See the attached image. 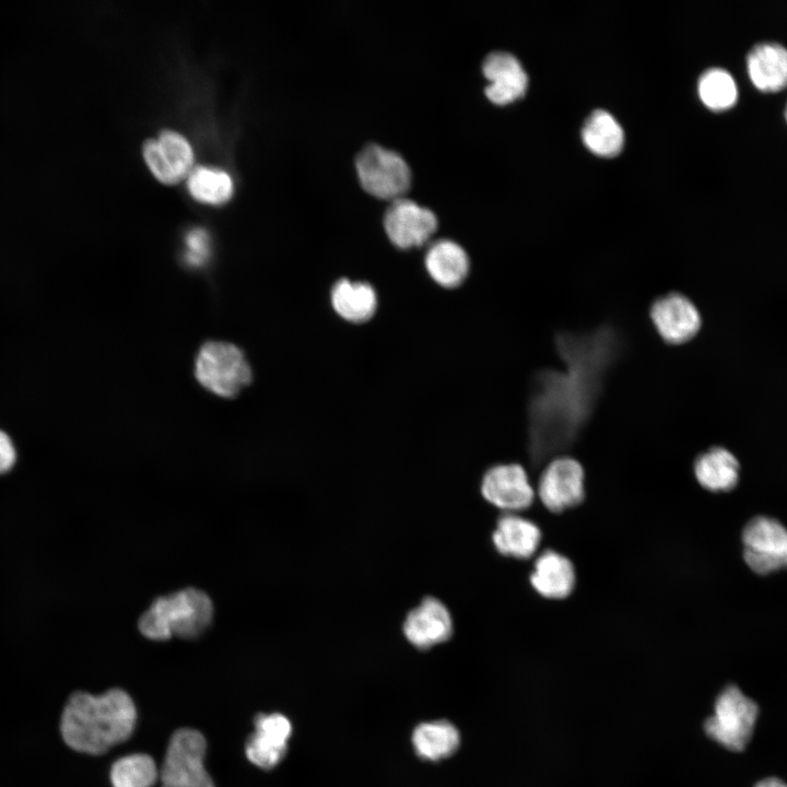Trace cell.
Instances as JSON below:
<instances>
[{
	"label": "cell",
	"mask_w": 787,
	"mask_h": 787,
	"mask_svg": "<svg viewBox=\"0 0 787 787\" xmlns=\"http://www.w3.org/2000/svg\"><path fill=\"white\" fill-rule=\"evenodd\" d=\"M556 345L564 367L536 375L529 403V457L540 467L567 450L590 418L607 369L619 350L613 330L561 333Z\"/></svg>",
	"instance_id": "6da1fadb"
},
{
	"label": "cell",
	"mask_w": 787,
	"mask_h": 787,
	"mask_svg": "<svg viewBox=\"0 0 787 787\" xmlns=\"http://www.w3.org/2000/svg\"><path fill=\"white\" fill-rule=\"evenodd\" d=\"M136 720L134 703L125 691L111 689L101 695L77 691L63 707L60 732L72 750L97 755L126 741Z\"/></svg>",
	"instance_id": "7a4b0ae2"
},
{
	"label": "cell",
	"mask_w": 787,
	"mask_h": 787,
	"mask_svg": "<svg viewBox=\"0 0 787 787\" xmlns=\"http://www.w3.org/2000/svg\"><path fill=\"white\" fill-rule=\"evenodd\" d=\"M213 604L210 597L196 588H186L158 597L140 616L139 630L153 641L173 636L196 638L211 624Z\"/></svg>",
	"instance_id": "3957f363"
},
{
	"label": "cell",
	"mask_w": 787,
	"mask_h": 787,
	"mask_svg": "<svg viewBox=\"0 0 787 787\" xmlns=\"http://www.w3.org/2000/svg\"><path fill=\"white\" fill-rule=\"evenodd\" d=\"M195 375L205 389L224 398L235 397L252 378L243 351L223 341H209L201 346Z\"/></svg>",
	"instance_id": "277c9868"
},
{
	"label": "cell",
	"mask_w": 787,
	"mask_h": 787,
	"mask_svg": "<svg viewBox=\"0 0 787 787\" xmlns=\"http://www.w3.org/2000/svg\"><path fill=\"white\" fill-rule=\"evenodd\" d=\"M759 715L756 703L730 684L717 696L713 714L705 720L706 735L730 751L749 743Z\"/></svg>",
	"instance_id": "5b68a950"
},
{
	"label": "cell",
	"mask_w": 787,
	"mask_h": 787,
	"mask_svg": "<svg viewBox=\"0 0 787 787\" xmlns=\"http://www.w3.org/2000/svg\"><path fill=\"white\" fill-rule=\"evenodd\" d=\"M205 750L201 732L190 728L177 730L160 770L161 787H214L204 767Z\"/></svg>",
	"instance_id": "8992f818"
},
{
	"label": "cell",
	"mask_w": 787,
	"mask_h": 787,
	"mask_svg": "<svg viewBox=\"0 0 787 787\" xmlns=\"http://www.w3.org/2000/svg\"><path fill=\"white\" fill-rule=\"evenodd\" d=\"M355 167L362 187L371 195L396 200L402 198L411 183L404 158L393 150L368 144L356 156Z\"/></svg>",
	"instance_id": "52a82bcc"
},
{
	"label": "cell",
	"mask_w": 787,
	"mask_h": 787,
	"mask_svg": "<svg viewBox=\"0 0 787 787\" xmlns=\"http://www.w3.org/2000/svg\"><path fill=\"white\" fill-rule=\"evenodd\" d=\"M743 557L756 574L787 567V529L776 519L755 516L742 531Z\"/></svg>",
	"instance_id": "ba28073f"
},
{
	"label": "cell",
	"mask_w": 787,
	"mask_h": 787,
	"mask_svg": "<svg viewBox=\"0 0 787 787\" xmlns=\"http://www.w3.org/2000/svg\"><path fill=\"white\" fill-rule=\"evenodd\" d=\"M538 494L551 512L560 513L584 501V469L569 457L557 456L550 460L539 480Z\"/></svg>",
	"instance_id": "9c48e42d"
},
{
	"label": "cell",
	"mask_w": 787,
	"mask_h": 787,
	"mask_svg": "<svg viewBox=\"0 0 787 787\" xmlns=\"http://www.w3.org/2000/svg\"><path fill=\"white\" fill-rule=\"evenodd\" d=\"M384 227L392 244L410 248L430 239L437 228V218L428 208L402 197L387 208Z\"/></svg>",
	"instance_id": "30bf717a"
},
{
	"label": "cell",
	"mask_w": 787,
	"mask_h": 787,
	"mask_svg": "<svg viewBox=\"0 0 787 787\" xmlns=\"http://www.w3.org/2000/svg\"><path fill=\"white\" fill-rule=\"evenodd\" d=\"M481 493L489 503L510 514L528 508L535 498L527 473L517 463L496 465L486 470Z\"/></svg>",
	"instance_id": "8fae6325"
},
{
	"label": "cell",
	"mask_w": 787,
	"mask_h": 787,
	"mask_svg": "<svg viewBox=\"0 0 787 787\" xmlns=\"http://www.w3.org/2000/svg\"><path fill=\"white\" fill-rule=\"evenodd\" d=\"M150 169L164 184H176L191 171L193 153L189 142L178 132L163 130L157 139L143 144Z\"/></svg>",
	"instance_id": "7c38bea8"
},
{
	"label": "cell",
	"mask_w": 787,
	"mask_h": 787,
	"mask_svg": "<svg viewBox=\"0 0 787 787\" xmlns=\"http://www.w3.org/2000/svg\"><path fill=\"white\" fill-rule=\"evenodd\" d=\"M650 318L659 336L672 344L690 341L702 324L696 306L679 293L656 299L650 308Z\"/></svg>",
	"instance_id": "4fadbf2b"
},
{
	"label": "cell",
	"mask_w": 787,
	"mask_h": 787,
	"mask_svg": "<svg viewBox=\"0 0 787 787\" xmlns=\"http://www.w3.org/2000/svg\"><path fill=\"white\" fill-rule=\"evenodd\" d=\"M402 630L414 647L427 649L450 638L453 618L441 600L426 597L407 614Z\"/></svg>",
	"instance_id": "5bb4252c"
},
{
	"label": "cell",
	"mask_w": 787,
	"mask_h": 787,
	"mask_svg": "<svg viewBox=\"0 0 787 787\" xmlns=\"http://www.w3.org/2000/svg\"><path fill=\"white\" fill-rule=\"evenodd\" d=\"M255 727L246 743V755L256 766L271 770L286 754L291 723L281 714H260L255 718Z\"/></svg>",
	"instance_id": "9a60e30c"
},
{
	"label": "cell",
	"mask_w": 787,
	"mask_h": 787,
	"mask_svg": "<svg viewBox=\"0 0 787 787\" xmlns=\"http://www.w3.org/2000/svg\"><path fill=\"white\" fill-rule=\"evenodd\" d=\"M482 71L489 81L485 95L495 104L512 103L527 90L528 77L519 60L509 52L489 54L482 63Z\"/></svg>",
	"instance_id": "2e32d148"
},
{
	"label": "cell",
	"mask_w": 787,
	"mask_h": 787,
	"mask_svg": "<svg viewBox=\"0 0 787 787\" xmlns=\"http://www.w3.org/2000/svg\"><path fill=\"white\" fill-rule=\"evenodd\" d=\"M747 71L762 92H778L787 86V49L777 43L755 45L747 56Z\"/></svg>",
	"instance_id": "e0dca14e"
},
{
	"label": "cell",
	"mask_w": 787,
	"mask_h": 787,
	"mask_svg": "<svg viewBox=\"0 0 787 787\" xmlns=\"http://www.w3.org/2000/svg\"><path fill=\"white\" fill-rule=\"evenodd\" d=\"M424 266L431 279L437 284L443 287H456L467 278L470 260L461 245L442 238L427 248Z\"/></svg>",
	"instance_id": "ac0fdd59"
},
{
	"label": "cell",
	"mask_w": 787,
	"mask_h": 787,
	"mask_svg": "<svg viewBox=\"0 0 787 787\" xmlns=\"http://www.w3.org/2000/svg\"><path fill=\"white\" fill-rule=\"evenodd\" d=\"M492 541L502 555L528 559L540 544L541 530L531 520L506 513L497 519Z\"/></svg>",
	"instance_id": "d6986e66"
},
{
	"label": "cell",
	"mask_w": 787,
	"mask_h": 787,
	"mask_svg": "<svg viewBox=\"0 0 787 787\" xmlns=\"http://www.w3.org/2000/svg\"><path fill=\"white\" fill-rule=\"evenodd\" d=\"M530 583L542 597L565 598L575 586L574 566L566 556L553 550H545L535 562Z\"/></svg>",
	"instance_id": "ffe728a7"
},
{
	"label": "cell",
	"mask_w": 787,
	"mask_h": 787,
	"mask_svg": "<svg viewBox=\"0 0 787 787\" xmlns=\"http://www.w3.org/2000/svg\"><path fill=\"white\" fill-rule=\"evenodd\" d=\"M330 301L334 312L351 322L368 320L377 308V294L366 281L339 279L330 291Z\"/></svg>",
	"instance_id": "44dd1931"
},
{
	"label": "cell",
	"mask_w": 787,
	"mask_h": 787,
	"mask_svg": "<svg viewBox=\"0 0 787 787\" xmlns=\"http://www.w3.org/2000/svg\"><path fill=\"white\" fill-rule=\"evenodd\" d=\"M697 482L706 490L726 492L739 480V461L724 447H712L702 453L694 462Z\"/></svg>",
	"instance_id": "7402d4cb"
},
{
	"label": "cell",
	"mask_w": 787,
	"mask_h": 787,
	"mask_svg": "<svg viewBox=\"0 0 787 787\" xmlns=\"http://www.w3.org/2000/svg\"><path fill=\"white\" fill-rule=\"evenodd\" d=\"M460 743L457 728L447 720H434L416 726L412 733L415 753L423 760L439 761L451 755Z\"/></svg>",
	"instance_id": "603a6c76"
},
{
	"label": "cell",
	"mask_w": 787,
	"mask_h": 787,
	"mask_svg": "<svg viewBox=\"0 0 787 787\" xmlns=\"http://www.w3.org/2000/svg\"><path fill=\"white\" fill-rule=\"evenodd\" d=\"M582 139L594 154L611 157L622 150L624 133L610 113L598 109L587 118L582 129Z\"/></svg>",
	"instance_id": "cb8c5ba5"
},
{
	"label": "cell",
	"mask_w": 787,
	"mask_h": 787,
	"mask_svg": "<svg viewBox=\"0 0 787 787\" xmlns=\"http://www.w3.org/2000/svg\"><path fill=\"white\" fill-rule=\"evenodd\" d=\"M697 92L702 103L714 111L731 108L738 98V87L732 75L725 69L712 68L698 79Z\"/></svg>",
	"instance_id": "d4e9b609"
},
{
	"label": "cell",
	"mask_w": 787,
	"mask_h": 787,
	"mask_svg": "<svg viewBox=\"0 0 787 787\" xmlns=\"http://www.w3.org/2000/svg\"><path fill=\"white\" fill-rule=\"evenodd\" d=\"M158 776L154 760L144 753L120 757L110 770L113 787H154Z\"/></svg>",
	"instance_id": "484cf974"
},
{
	"label": "cell",
	"mask_w": 787,
	"mask_h": 787,
	"mask_svg": "<svg viewBox=\"0 0 787 787\" xmlns=\"http://www.w3.org/2000/svg\"><path fill=\"white\" fill-rule=\"evenodd\" d=\"M187 186L197 200L213 204L224 203L233 192V183L227 173L204 166L190 171Z\"/></svg>",
	"instance_id": "4316f807"
},
{
	"label": "cell",
	"mask_w": 787,
	"mask_h": 787,
	"mask_svg": "<svg viewBox=\"0 0 787 787\" xmlns=\"http://www.w3.org/2000/svg\"><path fill=\"white\" fill-rule=\"evenodd\" d=\"M185 261L191 267L202 266L210 255L209 235L202 228H193L186 235Z\"/></svg>",
	"instance_id": "83f0119b"
},
{
	"label": "cell",
	"mask_w": 787,
	"mask_h": 787,
	"mask_svg": "<svg viewBox=\"0 0 787 787\" xmlns=\"http://www.w3.org/2000/svg\"><path fill=\"white\" fill-rule=\"evenodd\" d=\"M17 451L10 435L0 428V474L8 473L16 463Z\"/></svg>",
	"instance_id": "f1b7e54d"
},
{
	"label": "cell",
	"mask_w": 787,
	"mask_h": 787,
	"mask_svg": "<svg viewBox=\"0 0 787 787\" xmlns=\"http://www.w3.org/2000/svg\"><path fill=\"white\" fill-rule=\"evenodd\" d=\"M754 787H787V784L776 777H766L757 782Z\"/></svg>",
	"instance_id": "f546056e"
},
{
	"label": "cell",
	"mask_w": 787,
	"mask_h": 787,
	"mask_svg": "<svg viewBox=\"0 0 787 787\" xmlns=\"http://www.w3.org/2000/svg\"><path fill=\"white\" fill-rule=\"evenodd\" d=\"M785 118L787 120V105H786V109H785Z\"/></svg>",
	"instance_id": "4dcf8cb0"
}]
</instances>
